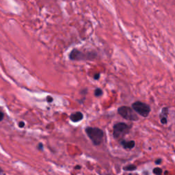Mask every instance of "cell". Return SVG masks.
<instances>
[{
    "instance_id": "1",
    "label": "cell",
    "mask_w": 175,
    "mask_h": 175,
    "mask_svg": "<svg viewBox=\"0 0 175 175\" xmlns=\"http://www.w3.org/2000/svg\"><path fill=\"white\" fill-rule=\"evenodd\" d=\"M97 56V53L94 52H83L80 50L75 49L72 50L69 58L71 60H76V61H81V60H94Z\"/></svg>"
},
{
    "instance_id": "2",
    "label": "cell",
    "mask_w": 175,
    "mask_h": 175,
    "mask_svg": "<svg viewBox=\"0 0 175 175\" xmlns=\"http://www.w3.org/2000/svg\"><path fill=\"white\" fill-rule=\"evenodd\" d=\"M86 132L94 145H99L102 142L104 135L103 131L101 129L97 127H88L86 129Z\"/></svg>"
},
{
    "instance_id": "3",
    "label": "cell",
    "mask_w": 175,
    "mask_h": 175,
    "mask_svg": "<svg viewBox=\"0 0 175 175\" xmlns=\"http://www.w3.org/2000/svg\"><path fill=\"white\" fill-rule=\"evenodd\" d=\"M118 113L122 118L128 120L136 121L138 120V116L132 108L127 106H122L118 109Z\"/></svg>"
},
{
    "instance_id": "4",
    "label": "cell",
    "mask_w": 175,
    "mask_h": 175,
    "mask_svg": "<svg viewBox=\"0 0 175 175\" xmlns=\"http://www.w3.org/2000/svg\"><path fill=\"white\" fill-rule=\"evenodd\" d=\"M129 126L124 122H119L114 126L113 136L116 140H118L120 138L125 136L129 131Z\"/></svg>"
},
{
    "instance_id": "5",
    "label": "cell",
    "mask_w": 175,
    "mask_h": 175,
    "mask_svg": "<svg viewBox=\"0 0 175 175\" xmlns=\"http://www.w3.org/2000/svg\"><path fill=\"white\" fill-rule=\"evenodd\" d=\"M132 109L144 118L148 116L150 112V107L146 103H142L140 101L133 103L132 104Z\"/></svg>"
},
{
    "instance_id": "6",
    "label": "cell",
    "mask_w": 175,
    "mask_h": 175,
    "mask_svg": "<svg viewBox=\"0 0 175 175\" xmlns=\"http://www.w3.org/2000/svg\"><path fill=\"white\" fill-rule=\"evenodd\" d=\"M83 118V114L80 112V111H77L75 113L72 114L70 116V119L72 122H77L81 121Z\"/></svg>"
},
{
    "instance_id": "7",
    "label": "cell",
    "mask_w": 175,
    "mask_h": 175,
    "mask_svg": "<svg viewBox=\"0 0 175 175\" xmlns=\"http://www.w3.org/2000/svg\"><path fill=\"white\" fill-rule=\"evenodd\" d=\"M121 144H122V146L124 147L125 149H132L133 147L135 146V142L133 140H131V141H123L121 142Z\"/></svg>"
},
{
    "instance_id": "8",
    "label": "cell",
    "mask_w": 175,
    "mask_h": 175,
    "mask_svg": "<svg viewBox=\"0 0 175 175\" xmlns=\"http://www.w3.org/2000/svg\"><path fill=\"white\" fill-rule=\"evenodd\" d=\"M123 169H124V170H126V171H132V170H134L136 169V166H134V165L131 164V165H129V166H127L124 167Z\"/></svg>"
},
{
    "instance_id": "9",
    "label": "cell",
    "mask_w": 175,
    "mask_h": 175,
    "mask_svg": "<svg viewBox=\"0 0 175 175\" xmlns=\"http://www.w3.org/2000/svg\"><path fill=\"white\" fill-rule=\"evenodd\" d=\"M167 115H168V108H164L162 109V111L161 114V118H167Z\"/></svg>"
},
{
    "instance_id": "10",
    "label": "cell",
    "mask_w": 175,
    "mask_h": 175,
    "mask_svg": "<svg viewBox=\"0 0 175 175\" xmlns=\"http://www.w3.org/2000/svg\"><path fill=\"white\" fill-rule=\"evenodd\" d=\"M153 173L156 175H161L162 174V170L159 168H155L153 169Z\"/></svg>"
},
{
    "instance_id": "11",
    "label": "cell",
    "mask_w": 175,
    "mask_h": 175,
    "mask_svg": "<svg viewBox=\"0 0 175 175\" xmlns=\"http://www.w3.org/2000/svg\"><path fill=\"white\" fill-rule=\"evenodd\" d=\"M102 94H103V91L100 88L96 89L95 91H94V95H95L96 97H99V96H101Z\"/></svg>"
},
{
    "instance_id": "12",
    "label": "cell",
    "mask_w": 175,
    "mask_h": 175,
    "mask_svg": "<svg viewBox=\"0 0 175 175\" xmlns=\"http://www.w3.org/2000/svg\"><path fill=\"white\" fill-rule=\"evenodd\" d=\"M161 122L163 125H166L167 123V118H161Z\"/></svg>"
},
{
    "instance_id": "13",
    "label": "cell",
    "mask_w": 175,
    "mask_h": 175,
    "mask_svg": "<svg viewBox=\"0 0 175 175\" xmlns=\"http://www.w3.org/2000/svg\"><path fill=\"white\" fill-rule=\"evenodd\" d=\"M99 77H100V74L99 73H97V74H95L94 76V80H99Z\"/></svg>"
},
{
    "instance_id": "14",
    "label": "cell",
    "mask_w": 175,
    "mask_h": 175,
    "mask_svg": "<svg viewBox=\"0 0 175 175\" xmlns=\"http://www.w3.org/2000/svg\"><path fill=\"white\" fill-rule=\"evenodd\" d=\"M47 99L48 102H52V101H53V99H52V97H51L50 96H48Z\"/></svg>"
},
{
    "instance_id": "15",
    "label": "cell",
    "mask_w": 175,
    "mask_h": 175,
    "mask_svg": "<svg viewBox=\"0 0 175 175\" xmlns=\"http://www.w3.org/2000/svg\"><path fill=\"white\" fill-rule=\"evenodd\" d=\"M24 125H25V124H24V122H20L19 124V127H24Z\"/></svg>"
},
{
    "instance_id": "16",
    "label": "cell",
    "mask_w": 175,
    "mask_h": 175,
    "mask_svg": "<svg viewBox=\"0 0 175 175\" xmlns=\"http://www.w3.org/2000/svg\"><path fill=\"white\" fill-rule=\"evenodd\" d=\"M3 118H4V114L2 111H0V120H3Z\"/></svg>"
},
{
    "instance_id": "17",
    "label": "cell",
    "mask_w": 175,
    "mask_h": 175,
    "mask_svg": "<svg viewBox=\"0 0 175 175\" xmlns=\"http://www.w3.org/2000/svg\"><path fill=\"white\" fill-rule=\"evenodd\" d=\"M161 163V159H157V160H156L155 161L156 164H159V163Z\"/></svg>"
},
{
    "instance_id": "18",
    "label": "cell",
    "mask_w": 175,
    "mask_h": 175,
    "mask_svg": "<svg viewBox=\"0 0 175 175\" xmlns=\"http://www.w3.org/2000/svg\"><path fill=\"white\" fill-rule=\"evenodd\" d=\"M39 148H40V149H41V150L43 149V145H42L41 144H39Z\"/></svg>"
},
{
    "instance_id": "19",
    "label": "cell",
    "mask_w": 175,
    "mask_h": 175,
    "mask_svg": "<svg viewBox=\"0 0 175 175\" xmlns=\"http://www.w3.org/2000/svg\"><path fill=\"white\" fill-rule=\"evenodd\" d=\"M2 169H1V168H0V173H1V172H2Z\"/></svg>"
},
{
    "instance_id": "20",
    "label": "cell",
    "mask_w": 175,
    "mask_h": 175,
    "mask_svg": "<svg viewBox=\"0 0 175 175\" xmlns=\"http://www.w3.org/2000/svg\"><path fill=\"white\" fill-rule=\"evenodd\" d=\"M76 168H80V166H77Z\"/></svg>"
},
{
    "instance_id": "21",
    "label": "cell",
    "mask_w": 175,
    "mask_h": 175,
    "mask_svg": "<svg viewBox=\"0 0 175 175\" xmlns=\"http://www.w3.org/2000/svg\"><path fill=\"white\" fill-rule=\"evenodd\" d=\"M130 175H131V174H130Z\"/></svg>"
}]
</instances>
